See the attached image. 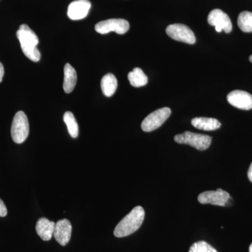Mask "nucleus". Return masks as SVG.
<instances>
[{"label": "nucleus", "mask_w": 252, "mask_h": 252, "mask_svg": "<svg viewBox=\"0 0 252 252\" xmlns=\"http://www.w3.org/2000/svg\"><path fill=\"white\" fill-rule=\"evenodd\" d=\"M4 75V69L3 64L0 63V83L2 81L3 77Z\"/></svg>", "instance_id": "22"}, {"label": "nucleus", "mask_w": 252, "mask_h": 252, "mask_svg": "<svg viewBox=\"0 0 252 252\" xmlns=\"http://www.w3.org/2000/svg\"><path fill=\"white\" fill-rule=\"evenodd\" d=\"M212 140L210 136L194 133L189 131L175 137V141L177 143L189 144L200 151H205L208 149L211 144Z\"/></svg>", "instance_id": "4"}, {"label": "nucleus", "mask_w": 252, "mask_h": 252, "mask_svg": "<svg viewBox=\"0 0 252 252\" xmlns=\"http://www.w3.org/2000/svg\"><path fill=\"white\" fill-rule=\"evenodd\" d=\"M145 212L143 207L137 206L127 215L116 226L114 234L117 238L128 236L137 231L143 223Z\"/></svg>", "instance_id": "2"}, {"label": "nucleus", "mask_w": 252, "mask_h": 252, "mask_svg": "<svg viewBox=\"0 0 252 252\" xmlns=\"http://www.w3.org/2000/svg\"><path fill=\"white\" fill-rule=\"evenodd\" d=\"M91 4L89 0H76L68 6L67 16L73 21L86 18L90 11Z\"/></svg>", "instance_id": "12"}, {"label": "nucleus", "mask_w": 252, "mask_h": 252, "mask_svg": "<svg viewBox=\"0 0 252 252\" xmlns=\"http://www.w3.org/2000/svg\"><path fill=\"white\" fill-rule=\"evenodd\" d=\"M250 252H252V244L250 247Z\"/></svg>", "instance_id": "24"}, {"label": "nucleus", "mask_w": 252, "mask_h": 252, "mask_svg": "<svg viewBox=\"0 0 252 252\" xmlns=\"http://www.w3.org/2000/svg\"><path fill=\"white\" fill-rule=\"evenodd\" d=\"M55 226H56L55 222L43 217L39 219L36 222V233L44 241H49L54 236Z\"/></svg>", "instance_id": "13"}, {"label": "nucleus", "mask_w": 252, "mask_h": 252, "mask_svg": "<svg viewBox=\"0 0 252 252\" xmlns=\"http://www.w3.org/2000/svg\"><path fill=\"white\" fill-rule=\"evenodd\" d=\"M77 81V74L75 69L70 64H67L64 67V83L63 89L66 94H70L74 91Z\"/></svg>", "instance_id": "14"}, {"label": "nucleus", "mask_w": 252, "mask_h": 252, "mask_svg": "<svg viewBox=\"0 0 252 252\" xmlns=\"http://www.w3.org/2000/svg\"><path fill=\"white\" fill-rule=\"evenodd\" d=\"M167 35L176 41L193 44L196 41L193 32L183 24H172L166 28Z\"/></svg>", "instance_id": "7"}, {"label": "nucleus", "mask_w": 252, "mask_h": 252, "mask_svg": "<svg viewBox=\"0 0 252 252\" xmlns=\"http://www.w3.org/2000/svg\"><path fill=\"white\" fill-rule=\"evenodd\" d=\"M230 198V194L225 190L218 189L217 190H207L198 195L199 203L211 204L217 206L224 207Z\"/></svg>", "instance_id": "9"}, {"label": "nucleus", "mask_w": 252, "mask_h": 252, "mask_svg": "<svg viewBox=\"0 0 252 252\" xmlns=\"http://www.w3.org/2000/svg\"><path fill=\"white\" fill-rule=\"evenodd\" d=\"M248 176L249 180H250V182H252V162L251 165H250V168H249Z\"/></svg>", "instance_id": "23"}, {"label": "nucleus", "mask_w": 252, "mask_h": 252, "mask_svg": "<svg viewBox=\"0 0 252 252\" xmlns=\"http://www.w3.org/2000/svg\"><path fill=\"white\" fill-rule=\"evenodd\" d=\"M16 36L25 56L33 62L40 61L41 54L37 48L39 38L34 32L28 25L23 24L16 32Z\"/></svg>", "instance_id": "1"}, {"label": "nucleus", "mask_w": 252, "mask_h": 252, "mask_svg": "<svg viewBox=\"0 0 252 252\" xmlns=\"http://www.w3.org/2000/svg\"><path fill=\"white\" fill-rule=\"evenodd\" d=\"M30 132L29 122L27 116L22 111L16 113L13 119L11 133L16 144H22L28 138Z\"/></svg>", "instance_id": "3"}, {"label": "nucleus", "mask_w": 252, "mask_h": 252, "mask_svg": "<svg viewBox=\"0 0 252 252\" xmlns=\"http://www.w3.org/2000/svg\"><path fill=\"white\" fill-rule=\"evenodd\" d=\"M191 124L196 128L206 131L215 130L220 127V123L214 118H194Z\"/></svg>", "instance_id": "15"}, {"label": "nucleus", "mask_w": 252, "mask_h": 252, "mask_svg": "<svg viewBox=\"0 0 252 252\" xmlns=\"http://www.w3.org/2000/svg\"><path fill=\"white\" fill-rule=\"evenodd\" d=\"M0 1H1V0H0Z\"/></svg>", "instance_id": "26"}, {"label": "nucleus", "mask_w": 252, "mask_h": 252, "mask_svg": "<svg viewBox=\"0 0 252 252\" xmlns=\"http://www.w3.org/2000/svg\"><path fill=\"white\" fill-rule=\"evenodd\" d=\"M189 252H218L213 247L205 241H199L190 247Z\"/></svg>", "instance_id": "20"}, {"label": "nucleus", "mask_w": 252, "mask_h": 252, "mask_svg": "<svg viewBox=\"0 0 252 252\" xmlns=\"http://www.w3.org/2000/svg\"><path fill=\"white\" fill-rule=\"evenodd\" d=\"M238 25L244 32H252V13L250 11L240 13L238 18Z\"/></svg>", "instance_id": "19"}, {"label": "nucleus", "mask_w": 252, "mask_h": 252, "mask_svg": "<svg viewBox=\"0 0 252 252\" xmlns=\"http://www.w3.org/2000/svg\"><path fill=\"white\" fill-rule=\"evenodd\" d=\"M117 87V79L114 74L109 73L102 77L101 81V89L106 97H111L115 94Z\"/></svg>", "instance_id": "16"}, {"label": "nucleus", "mask_w": 252, "mask_h": 252, "mask_svg": "<svg viewBox=\"0 0 252 252\" xmlns=\"http://www.w3.org/2000/svg\"><path fill=\"white\" fill-rule=\"evenodd\" d=\"M171 114V109L168 107L157 109L151 113L142 123V130L144 132H152L162 125Z\"/></svg>", "instance_id": "5"}, {"label": "nucleus", "mask_w": 252, "mask_h": 252, "mask_svg": "<svg viewBox=\"0 0 252 252\" xmlns=\"http://www.w3.org/2000/svg\"><path fill=\"white\" fill-rule=\"evenodd\" d=\"M94 29L97 32L102 34H108L110 32L124 34L130 29V24L125 19L113 18L97 23Z\"/></svg>", "instance_id": "6"}, {"label": "nucleus", "mask_w": 252, "mask_h": 252, "mask_svg": "<svg viewBox=\"0 0 252 252\" xmlns=\"http://www.w3.org/2000/svg\"><path fill=\"white\" fill-rule=\"evenodd\" d=\"M250 62L252 63V55L250 57Z\"/></svg>", "instance_id": "25"}, {"label": "nucleus", "mask_w": 252, "mask_h": 252, "mask_svg": "<svg viewBox=\"0 0 252 252\" xmlns=\"http://www.w3.org/2000/svg\"><path fill=\"white\" fill-rule=\"evenodd\" d=\"M207 22L210 26H215L218 32L222 31L225 33H230L233 29L229 16L220 9H214L209 14Z\"/></svg>", "instance_id": "8"}, {"label": "nucleus", "mask_w": 252, "mask_h": 252, "mask_svg": "<svg viewBox=\"0 0 252 252\" xmlns=\"http://www.w3.org/2000/svg\"><path fill=\"white\" fill-rule=\"evenodd\" d=\"M6 215H7V209L4 202L0 198V217H5Z\"/></svg>", "instance_id": "21"}, {"label": "nucleus", "mask_w": 252, "mask_h": 252, "mask_svg": "<svg viewBox=\"0 0 252 252\" xmlns=\"http://www.w3.org/2000/svg\"><path fill=\"white\" fill-rule=\"evenodd\" d=\"M63 120L67 126L68 132L72 138H77L79 135V126L72 112H67L63 116Z\"/></svg>", "instance_id": "18"}, {"label": "nucleus", "mask_w": 252, "mask_h": 252, "mask_svg": "<svg viewBox=\"0 0 252 252\" xmlns=\"http://www.w3.org/2000/svg\"><path fill=\"white\" fill-rule=\"evenodd\" d=\"M127 78L131 85L136 88L147 85L148 82V78L143 71L139 67L134 68L132 72H129Z\"/></svg>", "instance_id": "17"}, {"label": "nucleus", "mask_w": 252, "mask_h": 252, "mask_svg": "<svg viewBox=\"0 0 252 252\" xmlns=\"http://www.w3.org/2000/svg\"><path fill=\"white\" fill-rule=\"evenodd\" d=\"M227 99L232 106L243 110L252 109V95L246 91H232L227 96Z\"/></svg>", "instance_id": "10"}, {"label": "nucleus", "mask_w": 252, "mask_h": 252, "mask_svg": "<svg viewBox=\"0 0 252 252\" xmlns=\"http://www.w3.org/2000/svg\"><path fill=\"white\" fill-rule=\"evenodd\" d=\"M72 232V225L71 222L67 219H64L59 220L56 223L54 237L60 245L65 246L70 240Z\"/></svg>", "instance_id": "11"}]
</instances>
